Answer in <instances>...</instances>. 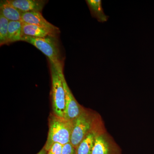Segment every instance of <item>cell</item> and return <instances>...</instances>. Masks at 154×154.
I'll return each mask as SVG.
<instances>
[{
	"label": "cell",
	"instance_id": "cell-1",
	"mask_svg": "<svg viewBox=\"0 0 154 154\" xmlns=\"http://www.w3.org/2000/svg\"><path fill=\"white\" fill-rule=\"evenodd\" d=\"M21 41L26 42L35 46L47 57L60 72H63L64 60L62 55L58 36L44 38L22 36Z\"/></svg>",
	"mask_w": 154,
	"mask_h": 154
},
{
	"label": "cell",
	"instance_id": "cell-7",
	"mask_svg": "<svg viewBox=\"0 0 154 154\" xmlns=\"http://www.w3.org/2000/svg\"><path fill=\"white\" fill-rule=\"evenodd\" d=\"M105 128V123L102 119L80 143L76 149V154H91L96 137Z\"/></svg>",
	"mask_w": 154,
	"mask_h": 154
},
{
	"label": "cell",
	"instance_id": "cell-17",
	"mask_svg": "<svg viewBox=\"0 0 154 154\" xmlns=\"http://www.w3.org/2000/svg\"><path fill=\"white\" fill-rule=\"evenodd\" d=\"M47 151L43 147V148L37 154H47Z\"/></svg>",
	"mask_w": 154,
	"mask_h": 154
},
{
	"label": "cell",
	"instance_id": "cell-10",
	"mask_svg": "<svg viewBox=\"0 0 154 154\" xmlns=\"http://www.w3.org/2000/svg\"><path fill=\"white\" fill-rule=\"evenodd\" d=\"M59 34L37 25L22 23V36L44 38L48 36H58Z\"/></svg>",
	"mask_w": 154,
	"mask_h": 154
},
{
	"label": "cell",
	"instance_id": "cell-14",
	"mask_svg": "<svg viewBox=\"0 0 154 154\" xmlns=\"http://www.w3.org/2000/svg\"><path fill=\"white\" fill-rule=\"evenodd\" d=\"M10 21L0 14V45H8V31Z\"/></svg>",
	"mask_w": 154,
	"mask_h": 154
},
{
	"label": "cell",
	"instance_id": "cell-15",
	"mask_svg": "<svg viewBox=\"0 0 154 154\" xmlns=\"http://www.w3.org/2000/svg\"><path fill=\"white\" fill-rule=\"evenodd\" d=\"M63 145L61 144H54L47 151V154H62Z\"/></svg>",
	"mask_w": 154,
	"mask_h": 154
},
{
	"label": "cell",
	"instance_id": "cell-2",
	"mask_svg": "<svg viewBox=\"0 0 154 154\" xmlns=\"http://www.w3.org/2000/svg\"><path fill=\"white\" fill-rule=\"evenodd\" d=\"M74 122L53 113H51L49 131L44 148L48 151L54 143H58L63 146L70 143Z\"/></svg>",
	"mask_w": 154,
	"mask_h": 154
},
{
	"label": "cell",
	"instance_id": "cell-3",
	"mask_svg": "<svg viewBox=\"0 0 154 154\" xmlns=\"http://www.w3.org/2000/svg\"><path fill=\"white\" fill-rule=\"evenodd\" d=\"M102 119L99 113L85 107L82 112L74 122L70 143L75 149Z\"/></svg>",
	"mask_w": 154,
	"mask_h": 154
},
{
	"label": "cell",
	"instance_id": "cell-12",
	"mask_svg": "<svg viewBox=\"0 0 154 154\" xmlns=\"http://www.w3.org/2000/svg\"><path fill=\"white\" fill-rule=\"evenodd\" d=\"M22 13L9 2L8 0L1 1L0 14L9 21H21Z\"/></svg>",
	"mask_w": 154,
	"mask_h": 154
},
{
	"label": "cell",
	"instance_id": "cell-16",
	"mask_svg": "<svg viewBox=\"0 0 154 154\" xmlns=\"http://www.w3.org/2000/svg\"><path fill=\"white\" fill-rule=\"evenodd\" d=\"M62 154H77L76 150L69 143L63 146Z\"/></svg>",
	"mask_w": 154,
	"mask_h": 154
},
{
	"label": "cell",
	"instance_id": "cell-4",
	"mask_svg": "<svg viewBox=\"0 0 154 154\" xmlns=\"http://www.w3.org/2000/svg\"><path fill=\"white\" fill-rule=\"evenodd\" d=\"M49 61V60H48ZM51 89V98L52 104V113L59 117L64 118L65 108V93L64 89L61 74L54 65L49 61Z\"/></svg>",
	"mask_w": 154,
	"mask_h": 154
},
{
	"label": "cell",
	"instance_id": "cell-9",
	"mask_svg": "<svg viewBox=\"0 0 154 154\" xmlns=\"http://www.w3.org/2000/svg\"><path fill=\"white\" fill-rule=\"evenodd\" d=\"M9 2L21 13H41L47 1L44 0H8Z\"/></svg>",
	"mask_w": 154,
	"mask_h": 154
},
{
	"label": "cell",
	"instance_id": "cell-6",
	"mask_svg": "<svg viewBox=\"0 0 154 154\" xmlns=\"http://www.w3.org/2000/svg\"><path fill=\"white\" fill-rule=\"evenodd\" d=\"M61 77L65 93V108L64 118L69 121L74 122L82 112L85 107L80 105L75 99L67 84L63 73L61 74Z\"/></svg>",
	"mask_w": 154,
	"mask_h": 154
},
{
	"label": "cell",
	"instance_id": "cell-13",
	"mask_svg": "<svg viewBox=\"0 0 154 154\" xmlns=\"http://www.w3.org/2000/svg\"><path fill=\"white\" fill-rule=\"evenodd\" d=\"M22 23L23 22L21 21L9 22L8 45L21 41L22 37Z\"/></svg>",
	"mask_w": 154,
	"mask_h": 154
},
{
	"label": "cell",
	"instance_id": "cell-8",
	"mask_svg": "<svg viewBox=\"0 0 154 154\" xmlns=\"http://www.w3.org/2000/svg\"><path fill=\"white\" fill-rule=\"evenodd\" d=\"M21 21L23 23L37 25L46 28L58 34L60 32L59 28L47 21L40 12L23 13L22 14Z\"/></svg>",
	"mask_w": 154,
	"mask_h": 154
},
{
	"label": "cell",
	"instance_id": "cell-5",
	"mask_svg": "<svg viewBox=\"0 0 154 154\" xmlns=\"http://www.w3.org/2000/svg\"><path fill=\"white\" fill-rule=\"evenodd\" d=\"M91 154H122V150L105 128L96 137Z\"/></svg>",
	"mask_w": 154,
	"mask_h": 154
},
{
	"label": "cell",
	"instance_id": "cell-11",
	"mask_svg": "<svg viewBox=\"0 0 154 154\" xmlns=\"http://www.w3.org/2000/svg\"><path fill=\"white\" fill-rule=\"evenodd\" d=\"M91 16L97 19L100 23H104L108 21L109 16L104 12L101 0H86Z\"/></svg>",
	"mask_w": 154,
	"mask_h": 154
}]
</instances>
